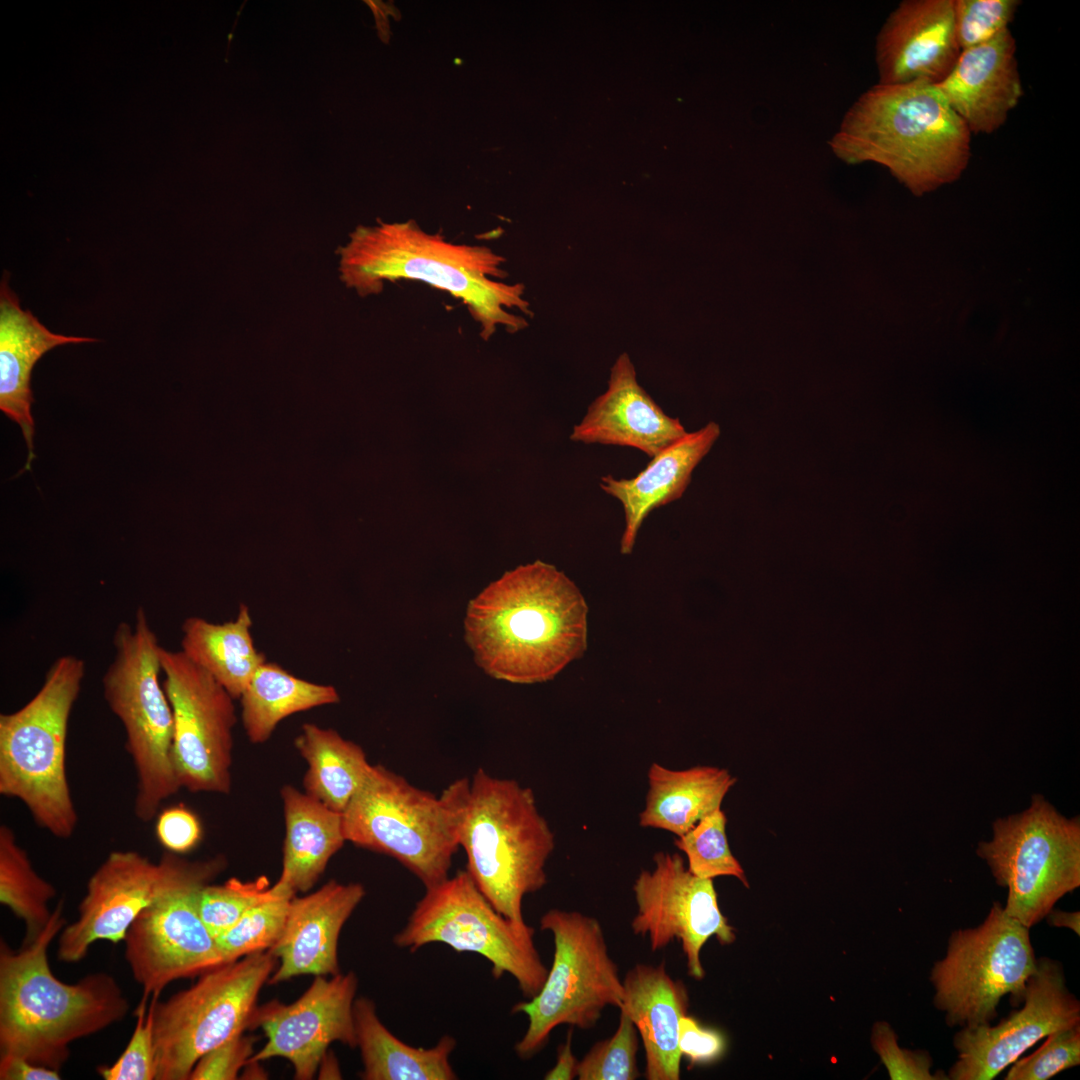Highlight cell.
I'll use <instances>...</instances> for the list:
<instances>
[{"mask_svg": "<svg viewBox=\"0 0 1080 1080\" xmlns=\"http://www.w3.org/2000/svg\"><path fill=\"white\" fill-rule=\"evenodd\" d=\"M588 606L576 584L542 561L505 573L470 601L465 638L490 676L553 679L587 648Z\"/></svg>", "mask_w": 1080, "mask_h": 1080, "instance_id": "6da1fadb", "label": "cell"}, {"mask_svg": "<svg viewBox=\"0 0 1080 1080\" xmlns=\"http://www.w3.org/2000/svg\"><path fill=\"white\" fill-rule=\"evenodd\" d=\"M337 254L341 281L360 296L379 294L387 281L420 280L461 299L485 340L498 326L517 332L528 325L509 311L531 314L524 286L494 280L506 277L505 259L489 247L448 242L414 221L380 222L356 228Z\"/></svg>", "mask_w": 1080, "mask_h": 1080, "instance_id": "7a4b0ae2", "label": "cell"}, {"mask_svg": "<svg viewBox=\"0 0 1080 1080\" xmlns=\"http://www.w3.org/2000/svg\"><path fill=\"white\" fill-rule=\"evenodd\" d=\"M64 926L60 901L34 941L19 951L0 942V1056L57 1071L69 1058L71 1043L123 1020L129 1011L108 973H90L74 984L54 976L47 952Z\"/></svg>", "mask_w": 1080, "mask_h": 1080, "instance_id": "3957f363", "label": "cell"}, {"mask_svg": "<svg viewBox=\"0 0 1080 1080\" xmlns=\"http://www.w3.org/2000/svg\"><path fill=\"white\" fill-rule=\"evenodd\" d=\"M971 135L936 84L877 83L848 108L828 145L846 164L886 167L921 196L961 176Z\"/></svg>", "mask_w": 1080, "mask_h": 1080, "instance_id": "277c9868", "label": "cell"}, {"mask_svg": "<svg viewBox=\"0 0 1080 1080\" xmlns=\"http://www.w3.org/2000/svg\"><path fill=\"white\" fill-rule=\"evenodd\" d=\"M442 794L456 813L459 847L475 885L498 912L524 921L523 899L547 883L545 868L555 848L533 791L479 768Z\"/></svg>", "mask_w": 1080, "mask_h": 1080, "instance_id": "5b68a950", "label": "cell"}, {"mask_svg": "<svg viewBox=\"0 0 1080 1080\" xmlns=\"http://www.w3.org/2000/svg\"><path fill=\"white\" fill-rule=\"evenodd\" d=\"M78 656L54 660L38 692L0 715V794L20 800L35 823L59 839L78 824L66 773L69 718L86 671Z\"/></svg>", "mask_w": 1080, "mask_h": 1080, "instance_id": "8992f818", "label": "cell"}, {"mask_svg": "<svg viewBox=\"0 0 1080 1080\" xmlns=\"http://www.w3.org/2000/svg\"><path fill=\"white\" fill-rule=\"evenodd\" d=\"M112 642L114 657L102 678L103 695L123 726L135 769L134 813L149 822L162 802L181 789L174 763L173 712L160 679L161 645L143 607L137 608L134 625H117Z\"/></svg>", "mask_w": 1080, "mask_h": 1080, "instance_id": "52a82bcc", "label": "cell"}, {"mask_svg": "<svg viewBox=\"0 0 1080 1080\" xmlns=\"http://www.w3.org/2000/svg\"><path fill=\"white\" fill-rule=\"evenodd\" d=\"M540 929L553 936L551 969L538 994L511 1009L528 1019L514 1047L524 1060L540 1052L559 1025L593 1028L607 1006H621L624 994L618 966L596 918L552 908L541 916Z\"/></svg>", "mask_w": 1080, "mask_h": 1080, "instance_id": "ba28073f", "label": "cell"}, {"mask_svg": "<svg viewBox=\"0 0 1080 1080\" xmlns=\"http://www.w3.org/2000/svg\"><path fill=\"white\" fill-rule=\"evenodd\" d=\"M346 841L388 855L425 888L447 877L459 848L456 813L441 794L419 789L382 765H372L342 813Z\"/></svg>", "mask_w": 1080, "mask_h": 1080, "instance_id": "9c48e42d", "label": "cell"}, {"mask_svg": "<svg viewBox=\"0 0 1080 1080\" xmlns=\"http://www.w3.org/2000/svg\"><path fill=\"white\" fill-rule=\"evenodd\" d=\"M535 930L525 921L510 919L488 901L466 870L425 888L394 944L416 952L431 943L454 951L472 952L491 964L493 977L505 974L530 999L541 990L548 969L534 943Z\"/></svg>", "mask_w": 1080, "mask_h": 1080, "instance_id": "30bf717a", "label": "cell"}, {"mask_svg": "<svg viewBox=\"0 0 1080 1080\" xmlns=\"http://www.w3.org/2000/svg\"><path fill=\"white\" fill-rule=\"evenodd\" d=\"M276 962L269 950L251 954L200 975L163 1002L152 996L156 1080H189L204 1054L249 1029Z\"/></svg>", "mask_w": 1080, "mask_h": 1080, "instance_id": "8fae6325", "label": "cell"}, {"mask_svg": "<svg viewBox=\"0 0 1080 1080\" xmlns=\"http://www.w3.org/2000/svg\"><path fill=\"white\" fill-rule=\"evenodd\" d=\"M993 833L977 855L1008 890L1005 912L1030 929L1080 886V820L1035 794L1025 811L997 819Z\"/></svg>", "mask_w": 1080, "mask_h": 1080, "instance_id": "7c38bea8", "label": "cell"}, {"mask_svg": "<svg viewBox=\"0 0 1080 1080\" xmlns=\"http://www.w3.org/2000/svg\"><path fill=\"white\" fill-rule=\"evenodd\" d=\"M1036 965L1029 928L994 902L980 925L951 933L930 972L933 1004L950 1027L991 1024L1002 997L1022 1004Z\"/></svg>", "mask_w": 1080, "mask_h": 1080, "instance_id": "4fadbf2b", "label": "cell"}, {"mask_svg": "<svg viewBox=\"0 0 1080 1080\" xmlns=\"http://www.w3.org/2000/svg\"><path fill=\"white\" fill-rule=\"evenodd\" d=\"M226 865L221 855L191 861L166 851L153 862L132 850L111 852L88 880L78 918L60 932L58 959L79 962L96 941H123L143 910L184 889L212 883Z\"/></svg>", "mask_w": 1080, "mask_h": 1080, "instance_id": "5bb4252c", "label": "cell"}, {"mask_svg": "<svg viewBox=\"0 0 1080 1080\" xmlns=\"http://www.w3.org/2000/svg\"><path fill=\"white\" fill-rule=\"evenodd\" d=\"M163 687L174 720L173 752L181 788L229 794L234 698L181 650H159Z\"/></svg>", "mask_w": 1080, "mask_h": 1080, "instance_id": "9a60e30c", "label": "cell"}, {"mask_svg": "<svg viewBox=\"0 0 1080 1080\" xmlns=\"http://www.w3.org/2000/svg\"><path fill=\"white\" fill-rule=\"evenodd\" d=\"M632 889L637 906L633 934L648 937L652 951L681 941L688 974L696 980L705 975L700 951L708 939L730 944L736 938L719 909L713 879L692 874L678 853L657 852L653 868L642 870Z\"/></svg>", "mask_w": 1080, "mask_h": 1080, "instance_id": "2e32d148", "label": "cell"}, {"mask_svg": "<svg viewBox=\"0 0 1080 1080\" xmlns=\"http://www.w3.org/2000/svg\"><path fill=\"white\" fill-rule=\"evenodd\" d=\"M1080 1023V1002L1066 984L1061 963L1037 958L1022 1007L992 1026L961 1028L953 1039L957 1060L951 1080H991L1050 1033Z\"/></svg>", "mask_w": 1080, "mask_h": 1080, "instance_id": "e0dca14e", "label": "cell"}, {"mask_svg": "<svg viewBox=\"0 0 1080 1080\" xmlns=\"http://www.w3.org/2000/svg\"><path fill=\"white\" fill-rule=\"evenodd\" d=\"M357 988L353 971L315 976L294 1002L272 1000L257 1006L249 1029L260 1028L267 1041L248 1064L283 1058L292 1065L294 1079H312L333 1042L356 1047L353 1007Z\"/></svg>", "mask_w": 1080, "mask_h": 1080, "instance_id": "ac0fdd59", "label": "cell"}, {"mask_svg": "<svg viewBox=\"0 0 1080 1080\" xmlns=\"http://www.w3.org/2000/svg\"><path fill=\"white\" fill-rule=\"evenodd\" d=\"M204 886L161 900L129 926L123 939L124 957L143 995L159 996L171 982L199 977L224 964L214 936L199 915L198 896Z\"/></svg>", "mask_w": 1080, "mask_h": 1080, "instance_id": "d6986e66", "label": "cell"}, {"mask_svg": "<svg viewBox=\"0 0 1080 1080\" xmlns=\"http://www.w3.org/2000/svg\"><path fill=\"white\" fill-rule=\"evenodd\" d=\"M960 53L954 0L901 1L876 36L878 83L938 84L951 72Z\"/></svg>", "mask_w": 1080, "mask_h": 1080, "instance_id": "ffe728a7", "label": "cell"}, {"mask_svg": "<svg viewBox=\"0 0 1080 1080\" xmlns=\"http://www.w3.org/2000/svg\"><path fill=\"white\" fill-rule=\"evenodd\" d=\"M364 896L360 883L330 880L314 892L292 897L283 932L269 950L279 965L268 983L340 973L339 936Z\"/></svg>", "mask_w": 1080, "mask_h": 1080, "instance_id": "44dd1931", "label": "cell"}, {"mask_svg": "<svg viewBox=\"0 0 1080 1080\" xmlns=\"http://www.w3.org/2000/svg\"><path fill=\"white\" fill-rule=\"evenodd\" d=\"M686 434L680 420L667 415L641 387L630 357L622 353L611 368L606 391L589 405L570 439L631 447L652 458Z\"/></svg>", "mask_w": 1080, "mask_h": 1080, "instance_id": "7402d4cb", "label": "cell"}, {"mask_svg": "<svg viewBox=\"0 0 1080 1080\" xmlns=\"http://www.w3.org/2000/svg\"><path fill=\"white\" fill-rule=\"evenodd\" d=\"M936 86L971 134L998 130L1024 94L1010 29L961 50L951 72Z\"/></svg>", "mask_w": 1080, "mask_h": 1080, "instance_id": "603a6c76", "label": "cell"}, {"mask_svg": "<svg viewBox=\"0 0 1080 1080\" xmlns=\"http://www.w3.org/2000/svg\"><path fill=\"white\" fill-rule=\"evenodd\" d=\"M620 1010L634 1023L645 1053L648 1080L680 1079L679 1022L687 1014L684 984L666 971L665 962L638 963L625 975Z\"/></svg>", "mask_w": 1080, "mask_h": 1080, "instance_id": "cb8c5ba5", "label": "cell"}, {"mask_svg": "<svg viewBox=\"0 0 1080 1080\" xmlns=\"http://www.w3.org/2000/svg\"><path fill=\"white\" fill-rule=\"evenodd\" d=\"M86 337L65 336L49 331L30 310H23L6 278L0 287V409L22 431L28 448L25 470L35 458L34 402L30 381L33 367L49 350L65 345L94 342Z\"/></svg>", "mask_w": 1080, "mask_h": 1080, "instance_id": "d4e9b609", "label": "cell"}, {"mask_svg": "<svg viewBox=\"0 0 1080 1080\" xmlns=\"http://www.w3.org/2000/svg\"><path fill=\"white\" fill-rule=\"evenodd\" d=\"M721 433L716 422H709L651 458L647 466L632 478L606 475L600 488L617 499L624 511V530L620 552L633 551L645 518L655 508L679 499L687 489L693 470L708 454Z\"/></svg>", "mask_w": 1080, "mask_h": 1080, "instance_id": "484cf974", "label": "cell"}, {"mask_svg": "<svg viewBox=\"0 0 1080 1080\" xmlns=\"http://www.w3.org/2000/svg\"><path fill=\"white\" fill-rule=\"evenodd\" d=\"M285 837L282 869L272 890L293 897L311 890L346 838L342 814L293 786L281 789Z\"/></svg>", "mask_w": 1080, "mask_h": 1080, "instance_id": "4316f807", "label": "cell"}, {"mask_svg": "<svg viewBox=\"0 0 1080 1080\" xmlns=\"http://www.w3.org/2000/svg\"><path fill=\"white\" fill-rule=\"evenodd\" d=\"M648 791L639 814L641 827L681 836L702 818L721 808L737 779L727 769L695 766L683 770L652 763L647 772Z\"/></svg>", "mask_w": 1080, "mask_h": 1080, "instance_id": "83f0119b", "label": "cell"}, {"mask_svg": "<svg viewBox=\"0 0 1080 1080\" xmlns=\"http://www.w3.org/2000/svg\"><path fill=\"white\" fill-rule=\"evenodd\" d=\"M356 1047L359 1048L364 1080H454L450 1056L456 1039L444 1035L430 1048L414 1047L392 1034L381 1022L376 1005L359 997L353 1007Z\"/></svg>", "mask_w": 1080, "mask_h": 1080, "instance_id": "f1b7e54d", "label": "cell"}, {"mask_svg": "<svg viewBox=\"0 0 1080 1080\" xmlns=\"http://www.w3.org/2000/svg\"><path fill=\"white\" fill-rule=\"evenodd\" d=\"M249 608L241 604L234 620L213 623L190 616L182 624L181 651L239 699L258 668L266 662L251 635Z\"/></svg>", "mask_w": 1080, "mask_h": 1080, "instance_id": "f546056e", "label": "cell"}, {"mask_svg": "<svg viewBox=\"0 0 1080 1080\" xmlns=\"http://www.w3.org/2000/svg\"><path fill=\"white\" fill-rule=\"evenodd\" d=\"M294 743L307 764L305 793L342 814L372 767L363 749L313 723L302 726Z\"/></svg>", "mask_w": 1080, "mask_h": 1080, "instance_id": "4dcf8cb0", "label": "cell"}, {"mask_svg": "<svg viewBox=\"0 0 1080 1080\" xmlns=\"http://www.w3.org/2000/svg\"><path fill=\"white\" fill-rule=\"evenodd\" d=\"M239 699L244 730L255 744L267 741L283 719L340 701L335 687L298 678L267 661L255 672Z\"/></svg>", "mask_w": 1080, "mask_h": 1080, "instance_id": "1f68e13d", "label": "cell"}, {"mask_svg": "<svg viewBox=\"0 0 1080 1080\" xmlns=\"http://www.w3.org/2000/svg\"><path fill=\"white\" fill-rule=\"evenodd\" d=\"M55 887L34 870L14 831L0 826V902L25 924L22 945L34 941L48 924Z\"/></svg>", "mask_w": 1080, "mask_h": 1080, "instance_id": "d6a6232c", "label": "cell"}, {"mask_svg": "<svg viewBox=\"0 0 1080 1080\" xmlns=\"http://www.w3.org/2000/svg\"><path fill=\"white\" fill-rule=\"evenodd\" d=\"M727 818L721 808L702 818L674 844L688 861L687 868L699 878L732 876L749 887L746 874L732 854L726 836Z\"/></svg>", "mask_w": 1080, "mask_h": 1080, "instance_id": "836d02e7", "label": "cell"}, {"mask_svg": "<svg viewBox=\"0 0 1080 1080\" xmlns=\"http://www.w3.org/2000/svg\"><path fill=\"white\" fill-rule=\"evenodd\" d=\"M291 899L275 896L252 907L231 928L216 937L224 963L270 950L283 932Z\"/></svg>", "mask_w": 1080, "mask_h": 1080, "instance_id": "e575fe53", "label": "cell"}, {"mask_svg": "<svg viewBox=\"0 0 1080 1080\" xmlns=\"http://www.w3.org/2000/svg\"><path fill=\"white\" fill-rule=\"evenodd\" d=\"M275 896L279 895L274 893L265 876L251 881L232 877L219 885L209 883L204 886L198 896V911L201 920L216 938L231 928L249 909Z\"/></svg>", "mask_w": 1080, "mask_h": 1080, "instance_id": "d590c367", "label": "cell"}, {"mask_svg": "<svg viewBox=\"0 0 1080 1080\" xmlns=\"http://www.w3.org/2000/svg\"><path fill=\"white\" fill-rule=\"evenodd\" d=\"M638 1031L629 1016L620 1010L619 1025L607 1039L595 1043L578 1063L579 1080H634L637 1067Z\"/></svg>", "mask_w": 1080, "mask_h": 1080, "instance_id": "8d00e7d4", "label": "cell"}, {"mask_svg": "<svg viewBox=\"0 0 1080 1080\" xmlns=\"http://www.w3.org/2000/svg\"><path fill=\"white\" fill-rule=\"evenodd\" d=\"M136 1025L127 1047L111 1065L97 1068L105 1080H153L157 1076L153 1005L142 998L134 1010Z\"/></svg>", "mask_w": 1080, "mask_h": 1080, "instance_id": "74e56055", "label": "cell"}, {"mask_svg": "<svg viewBox=\"0 0 1080 1080\" xmlns=\"http://www.w3.org/2000/svg\"><path fill=\"white\" fill-rule=\"evenodd\" d=\"M1019 0H954V26L961 50L982 44L1008 29Z\"/></svg>", "mask_w": 1080, "mask_h": 1080, "instance_id": "f35d334b", "label": "cell"}, {"mask_svg": "<svg viewBox=\"0 0 1080 1080\" xmlns=\"http://www.w3.org/2000/svg\"><path fill=\"white\" fill-rule=\"evenodd\" d=\"M1045 1038L1034 1053L1011 1064L1005 1080H1047L1080 1064V1023Z\"/></svg>", "mask_w": 1080, "mask_h": 1080, "instance_id": "ab89813d", "label": "cell"}, {"mask_svg": "<svg viewBox=\"0 0 1080 1080\" xmlns=\"http://www.w3.org/2000/svg\"><path fill=\"white\" fill-rule=\"evenodd\" d=\"M871 1043L892 1080L948 1079L943 1071L931 1072L933 1060L927 1051L901 1048L895 1032L885 1021L874 1024Z\"/></svg>", "mask_w": 1080, "mask_h": 1080, "instance_id": "60d3db41", "label": "cell"}, {"mask_svg": "<svg viewBox=\"0 0 1080 1080\" xmlns=\"http://www.w3.org/2000/svg\"><path fill=\"white\" fill-rule=\"evenodd\" d=\"M255 1038L240 1034L204 1054L193 1067L189 1080H234L254 1054Z\"/></svg>", "mask_w": 1080, "mask_h": 1080, "instance_id": "b9f144b4", "label": "cell"}, {"mask_svg": "<svg viewBox=\"0 0 1080 1080\" xmlns=\"http://www.w3.org/2000/svg\"><path fill=\"white\" fill-rule=\"evenodd\" d=\"M156 818L155 834L166 851L184 854L201 841L202 825L191 810L181 805L173 806L161 811Z\"/></svg>", "mask_w": 1080, "mask_h": 1080, "instance_id": "7bdbcfd3", "label": "cell"}, {"mask_svg": "<svg viewBox=\"0 0 1080 1080\" xmlns=\"http://www.w3.org/2000/svg\"><path fill=\"white\" fill-rule=\"evenodd\" d=\"M678 1046L681 1056L692 1065L708 1063L721 1056L725 1040L717 1030L702 1027L693 1017L685 1014L679 1022Z\"/></svg>", "mask_w": 1080, "mask_h": 1080, "instance_id": "ee69618b", "label": "cell"}, {"mask_svg": "<svg viewBox=\"0 0 1080 1080\" xmlns=\"http://www.w3.org/2000/svg\"><path fill=\"white\" fill-rule=\"evenodd\" d=\"M1 1080H58L59 1071L31 1063L23 1058L0 1056Z\"/></svg>", "mask_w": 1080, "mask_h": 1080, "instance_id": "f6af8a7d", "label": "cell"}, {"mask_svg": "<svg viewBox=\"0 0 1080 1080\" xmlns=\"http://www.w3.org/2000/svg\"><path fill=\"white\" fill-rule=\"evenodd\" d=\"M573 1027H570L564 1043L558 1046L556 1064L544 1076L546 1080H571L577 1077L579 1060L572 1052Z\"/></svg>", "mask_w": 1080, "mask_h": 1080, "instance_id": "bcb514c9", "label": "cell"}, {"mask_svg": "<svg viewBox=\"0 0 1080 1080\" xmlns=\"http://www.w3.org/2000/svg\"><path fill=\"white\" fill-rule=\"evenodd\" d=\"M1047 922L1053 927H1062L1072 930L1077 935L1080 934V913L1079 911L1067 912L1062 910L1052 909L1047 915Z\"/></svg>", "mask_w": 1080, "mask_h": 1080, "instance_id": "7dc6e473", "label": "cell"}]
</instances>
